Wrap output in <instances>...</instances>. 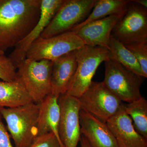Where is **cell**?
Instances as JSON below:
<instances>
[{
  "label": "cell",
  "mask_w": 147,
  "mask_h": 147,
  "mask_svg": "<svg viewBox=\"0 0 147 147\" xmlns=\"http://www.w3.org/2000/svg\"><path fill=\"white\" fill-rule=\"evenodd\" d=\"M41 0H0V55L16 46L40 16Z\"/></svg>",
  "instance_id": "obj_1"
},
{
  "label": "cell",
  "mask_w": 147,
  "mask_h": 147,
  "mask_svg": "<svg viewBox=\"0 0 147 147\" xmlns=\"http://www.w3.org/2000/svg\"><path fill=\"white\" fill-rule=\"evenodd\" d=\"M15 147H29L37 136L39 103L34 102L12 108H0Z\"/></svg>",
  "instance_id": "obj_2"
},
{
  "label": "cell",
  "mask_w": 147,
  "mask_h": 147,
  "mask_svg": "<svg viewBox=\"0 0 147 147\" xmlns=\"http://www.w3.org/2000/svg\"><path fill=\"white\" fill-rule=\"evenodd\" d=\"M109 50L99 46L85 45L76 50L77 68L66 94L79 98L90 86L98 66L109 59Z\"/></svg>",
  "instance_id": "obj_3"
},
{
  "label": "cell",
  "mask_w": 147,
  "mask_h": 147,
  "mask_svg": "<svg viewBox=\"0 0 147 147\" xmlns=\"http://www.w3.org/2000/svg\"><path fill=\"white\" fill-rule=\"evenodd\" d=\"M105 77L102 83L122 101L129 103L142 97L140 88L144 77L116 61H105Z\"/></svg>",
  "instance_id": "obj_4"
},
{
  "label": "cell",
  "mask_w": 147,
  "mask_h": 147,
  "mask_svg": "<svg viewBox=\"0 0 147 147\" xmlns=\"http://www.w3.org/2000/svg\"><path fill=\"white\" fill-rule=\"evenodd\" d=\"M111 37L124 45L147 42V8L130 1Z\"/></svg>",
  "instance_id": "obj_5"
},
{
  "label": "cell",
  "mask_w": 147,
  "mask_h": 147,
  "mask_svg": "<svg viewBox=\"0 0 147 147\" xmlns=\"http://www.w3.org/2000/svg\"><path fill=\"white\" fill-rule=\"evenodd\" d=\"M53 61L26 59L17 67L21 78L34 102L39 103L51 94V79Z\"/></svg>",
  "instance_id": "obj_6"
},
{
  "label": "cell",
  "mask_w": 147,
  "mask_h": 147,
  "mask_svg": "<svg viewBox=\"0 0 147 147\" xmlns=\"http://www.w3.org/2000/svg\"><path fill=\"white\" fill-rule=\"evenodd\" d=\"M78 99L82 110L105 123L125 105L102 82H92L88 89Z\"/></svg>",
  "instance_id": "obj_7"
},
{
  "label": "cell",
  "mask_w": 147,
  "mask_h": 147,
  "mask_svg": "<svg viewBox=\"0 0 147 147\" xmlns=\"http://www.w3.org/2000/svg\"><path fill=\"white\" fill-rule=\"evenodd\" d=\"M96 0H64L40 37L46 38L70 31L84 22Z\"/></svg>",
  "instance_id": "obj_8"
},
{
  "label": "cell",
  "mask_w": 147,
  "mask_h": 147,
  "mask_svg": "<svg viewBox=\"0 0 147 147\" xmlns=\"http://www.w3.org/2000/svg\"><path fill=\"white\" fill-rule=\"evenodd\" d=\"M86 45L83 40L70 31L49 38L39 37L32 43L26 59L38 61H54L57 59Z\"/></svg>",
  "instance_id": "obj_9"
},
{
  "label": "cell",
  "mask_w": 147,
  "mask_h": 147,
  "mask_svg": "<svg viewBox=\"0 0 147 147\" xmlns=\"http://www.w3.org/2000/svg\"><path fill=\"white\" fill-rule=\"evenodd\" d=\"M58 102L61 111L59 134L61 142L64 147H77L82 135L79 100L64 94L58 97Z\"/></svg>",
  "instance_id": "obj_10"
},
{
  "label": "cell",
  "mask_w": 147,
  "mask_h": 147,
  "mask_svg": "<svg viewBox=\"0 0 147 147\" xmlns=\"http://www.w3.org/2000/svg\"><path fill=\"white\" fill-rule=\"evenodd\" d=\"M63 1L41 0V12L38 22L30 33L15 46L9 56L16 67L26 59L29 47L35 40L40 37Z\"/></svg>",
  "instance_id": "obj_11"
},
{
  "label": "cell",
  "mask_w": 147,
  "mask_h": 147,
  "mask_svg": "<svg viewBox=\"0 0 147 147\" xmlns=\"http://www.w3.org/2000/svg\"><path fill=\"white\" fill-rule=\"evenodd\" d=\"M124 11L92 21L73 32L83 40L86 45L109 50L111 32Z\"/></svg>",
  "instance_id": "obj_12"
},
{
  "label": "cell",
  "mask_w": 147,
  "mask_h": 147,
  "mask_svg": "<svg viewBox=\"0 0 147 147\" xmlns=\"http://www.w3.org/2000/svg\"><path fill=\"white\" fill-rule=\"evenodd\" d=\"M124 106L106 123L118 146L147 147V139L135 130L131 117L125 111Z\"/></svg>",
  "instance_id": "obj_13"
},
{
  "label": "cell",
  "mask_w": 147,
  "mask_h": 147,
  "mask_svg": "<svg viewBox=\"0 0 147 147\" xmlns=\"http://www.w3.org/2000/svg\"><path fill=\"white\" fill-rule=\"evenodd\" d=\"M81 133L90 147H119L107 124L81 109L79 113Z\"/></svg>",
  "instance_id": "obj_14"
},
{
  "label": "cell",
  "mask_w": 147,
  "mask_h": 147,
  "mask_svg": "<svg viewBox=\"0 0 147 147\" xmlns=\"http://www.w3.org/2000/svg\"><path fill=\"white\" fill-rule=\"evenodd\" d=\"M76 50L53 61L51 75V94L59 97L66 92L77 68Z\"/></svg>",
  "instance_id": "obj_15"
},
{
  "label": "cell",
  "mask_w": 147,
  "mask_h": 147,
  "mask_svg": "<svg viewBox=\"0 0 147 147\" xmlns=\"http://www.w3.org/2000/svg\"><path fill=\"white\" fill-rule=\"evenodd\" d=\"M39 105L36 137L53 132L61 142L59 134L61 111L58 97L49 95L39 102Z\"/></svg>",
  "instance_id": "obj_16"
},
{
  "label": "cell",
  "mask_w": 147,
  "mask_h": 147,
  "mask_svg": "<svg viewBox=\"0 0 147 147\" xmlns=\"http://www.w3.org/2000/svg\"><path fill=\"white\" fill-rule=\"evenodd\" d=\"M34 102L21 78L0 81V108H12Z\"/></svg>",
  "instance_id": "obj_17"
},
{
  "label": "cell",
  "mask_w": 147,
  "mask_h": 147,
  "mask_svg": "<svg viewBox=\"0 0 147 147\" xmlns=\"http://www.w3.org/2000/svg\"><path fill=\"white\" fill-rule=\"evenodd\" d=\"M130 0H96L93 10L86 20L74 28V32L87 24L110 15L123 13Z\"/></svg>",
  "instance_id": "obj_18"
},
{
  "label": "cell",
  "mask_w": 147,
  "mask_h": 147,
  "mask_svg": "<svg viewBox=\"0 0 147 147\" xmlns=\"http://www.w3.org/2000/svg\"><path fill=\"white\" fill-rule=\"evenodd\" d=\"M109 59L121 64L131 71L144 77V74L136 58L121 42L111 37Z\"/></svg>",
  "instance_id": "obj_19"
},
{
  "label": "cell",
  "mask_w": 147,
  "mask_h": 147,
  "mask_svg": "<svg viewBox=\"0 0 147 147\" xmlns=\"http://www.w3.org/2000/svg\"><path fill=\"white\" fill-rule=\"evenodd\" d=\"M125 113L134 121L135 130L147 139V100L142 96L124 106Z\"/></svg>",
  "instance_id": "obj_20"
},
{
  "label": "cell",
  "mask_w": 147,
  "mask_h": 147,
  "mask_svg": "<svg viewBox=\"0 0 147 147\" xmlns=\"http://www.w3.org/2000/svg\"><path fill=\"white\" fill-rule=\"evenodd\" d=\"M17 67L10 58L5 54L0 55V79L7 82H12L17 78Z\"/></svg>",
  "instance_id": "obj_21"
},
{
  "label": "cell",
  "mask_w": 147,
  "mask_h": 147,
  "mask_svg": "<svg viewBox=\"0 0 147 147\" xmlns=\"http://www.w3.org/2000/svg\"><path fill=\"white\" fill-rule=\"evenodd\" d=\"M138 61L144 78L147 77V42L124 45Z\"/></svg>",
  "instance_id": "obj_22"
},
{
  "label": "cell",
  "mask_w": 147,
  "mask_h": 147,
  "mask_svg": "<svg viewBox=\"0 0 147 147\" xmlns=\"http://www.w3.org/2000/svg\"><path fill=\"white\" fill-rule=\"evenodd\" d=\"M29 147H64L53 132L36 137Z\"/></svg>",
  "instance_id": "obj_23"
},
{
  "label": "cell",
  "mask_w": 147,
  "mask_h": 147,
  "mask_svg": "<svg viewBox=\"0 0 147 147\" xmlns=\"http://www.w3.org/2000/svg\"><path fill=\"white\" fill-rule=\"evenodd\" d=\"M2 116L0 113V147H13L11 142L7 129L3 123Z\"/></svg>",
  "instance_id": "obj_24"
},
{
  "label": "cell",
  "mask_w": 147,
  "mask_h": 147,
  "mask_svg": "<svg viewBox=\"0 0 147 147\" xmlns=\"http://www.w3.org/2000/svg\"><path fill=\"white\" fill-rule=\"evenodd\" d=\"M79 142H80L81 147H90L87 139L83 135H81Z\"/></svg>",
  "instance_id": "obj_25"
},
{
  "label": "cell",
  "mask_w": 147,
  "mask_h": 147,
  "mask_svg": "<svg viewBox=\"0 0 147 147\" xmlns=\"http://www.w3.org/2000/svg\"><path fill=\"white\" fill-rule=\"evenodd\" d=\"M131 1L147 8V0H131Z\"/></svg>",
  "instance_id": "obj_26"
}]
</instances>
